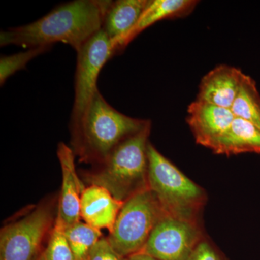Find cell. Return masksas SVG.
<instances>
[{"instance_id": "obj_18", "label": "cell", "mask_w": 260, "mask_h": 260, "mask_svg": "<svg viewBox=\"0 0 260 260\" xmlns=\"http://www.w3.org/2000/svg\"><path fill=\"white\" fill-rule=\"evenodd\" d=\"M64 228L60 217L56 215L49 243L45 250L41 254L44 260H76L65 237Z\"/></svg>"}, {"instance_id": "obj_2", "label": "cell", "mask_w": 260, "mask_h": 260, "mask_svg": "<svg viewBox=\"0 0 260 260\" xmlns=\"http://www.w3.org/2000/svg\"><path fill=\"white\" fill-rule=\"evenodd\" d=\"M148 121L118 112L98 90L79 129L71 135L73 151L81 161L99 165L121 142L143 129Z\"/></svg>"}, {"instance_id": "obj_6", "label": "cell", "mask_w": 260, "mask_h": 260, "mask_svg": "<svg viewBox=\"0 0 260 260\" xmlns=\"http://www.w3.org/2000/svg\"><path fill=\"white\" fill-rule=\"evenodd\" d=\"M75 97L70 119L71 135L79 129L95 93L103 67L114 56L112 46L104 30H99L77 52Z\"/></svg>"}, {"instance_id": "obj_5", "label": "cell", "mask_w": 260, "mask_h": 260, "mask_svg": "<svg viewBox=\"0 0 260 260\" xmlns=\"http://www.w3.org/2000/svg\"><path fill=\"white\" fill-rule=\"evenodd\" d=\"M165 213L149 188L140 191L124 203L108 241L121 257L138 254Z\"/></svg>"}, {"instance_id": "obj_4", "label": "cell", "mask_w": 260, "mask_h": 260, "mask_svg": "<svg viewBox=\"0 0 260 260\" xmlns=\"http://www.w3.org/2000/svg\"><path fill=\"white\" fill-rule=\"evenodd\" d=\"M148 159V187L164 211L177 218L198 222V214L206 202L205 191L150 143Z\"/></svg>"}, {"instance_id": "obj_12", "label": "cell", "mask_w": 260, "mask_h": 260, "mask_svg": "<svg viewBox=\"0 0 260 260\" xmlns=\"http://www.w3.org/2000/svg\"><path fill=\"white\" fill-rule=\"evenodd\" d=\"M124 203L115 199L104 187L90 185L80 198V216L92 227L107 229L110 233Z\"/></svg>"}, {"instance_id": "obj_20", "label": "cell", "mask_w": 260, "mask_h": 260, "mask_svg": "<svg viewBox=\"0 0 260 260\" xmlns=\"http://www.w3.org/2000/svg\"><path fill=\"white\" fill-rule=\"evenodd\" d=\"M86 260H126L114 251L107 238H102L93 246Z\"/></svg>"}, {"instance_id": "obj_1", "label": "cell", "mask_w": 260, "mask_h": 260, "mask_svg": "<svg viewBox=\"0 0 260 260\" xmlns=\"http://www.w3.org/2000/svg\"><path fill=\"white\" fill-rule=\"evenodd\" d=\"M112 3L109 0H75L59 5L31 23L2 31L0 45L30 49L61 42L78 52L102 30Z\"/></svg>"}, {"instance_id": "obj_11", "label": "cell", "mask_w": 260, "mask_h": 260, "mask_svg": "<svg viewBox=\"0 0 260 260\" xmlns=\"http://www.w3.org/2000/svg\"><path fill=\"white\" fill-rule=\"evenodd\" d=\"M244 75L242 70L234 67L224 64L216 67L202 79L197 99L231 109Z\"/></svg>"}, {"instance_id": "obj_14", "label": "cell", "mask_w": 260, "mask_h": 260, "mask_svg": "<svg viewBox=\"0 0 260 260\" xmlns=\"http://www.w3.org/2000/svg\"><path fill=\"white\" fill-rule=\"evenodd\" d=\"M213 151L227 155L260 154V129L249 121L235 117Z\"/></svg>"}, {"instance_id": "obj_22", "label": "cell", "mask_w": 260, "mask_h": 260, "mask_svg": "<svg viewBox=\"0 0 260 260\" xmlns=\"http://www.w3.org/2000/svg\"><path fill=\"white\" fill-rule=\"evenodd\" d=\"M126 260H158L154 259L151 256L146 255V254H142V253H138L134 255L129 256L126 258Z\"/></svg>"}, {"instance_id": "obj_21", "label": "cell", "mask_w": 260, "mask_h": 260, "mask_svg": "<svg viewBox=\"0 0 260 260\" xmlns=\"http://www.w3.org/2000/svg\"><path fill=\"white\" fill-rule=\"evenodd\" d=\"M186 260H225L218 250L203 238Z\"/></svg>"}, {"instance_id": "obj_7", "label": "cell", "mask_w": 260, "mask_h": 260, "mask_svg": "<svg viewBox=\"0 0 260 260\" xmlns=\"http://www.w3.org/2000/svg\"><path fill=\"white\" fill-rule=\"evenodd\" d=\"M55 222L51 202H42L0 232V260H32Z\"/></svg>"}, {"instance_id": "obj_19", "label": "cell", "mask_w": 260, "mask_h": 260, "mask_svg": "<svg viewBox=\"0 0 260 260\" xmlns=\"http://www.w3.org/2000/svg\"><path fill=\"white\" fill-rule=\"evenodd\" d=\"M52 46L30 48L23 52L13 55H3L0 58V84L4 85L6 80L19 70L25 69L27 64L34 58L50 50Z\"/></svg>"}, {"instance_id": "obj_15", "label": "cell", "mask_w": 260, "mask_h": 260, "mask_svg": "<svg viewBox=\"0 0 260 260\" xmlns=\"http://www.w3.org/2000/svg\"><path fill=\"white\" fill-rule=\"evenodd\" d=\"M197 2L191 0H150L136 25L121 42L119 52L125 49L137 36L152 25L164 20L187 13Z\"/></svg>"}, {"instance_id": "obj_17", "label": "cell", "mask_w": 260, "mask_h": 260, "mask_svg": "<svg viewBox=\"0 0 260 260\" xmlns=\"http://www.w3.org/2000/svg\"><path fill=\"white\" fill-rule=\"evenodd\" d=\"M64 234L76 260H86L93 246L102 237L101 230L80 221L65 226Z\"/></svg>"}, {"instance_id": "obj_3", "label": "cell", "mask_w": 260, "mask_h": 260, "mask_svg": "<svg viewBox=\"0 0 260 260\" xmlns=\"http://www.w3.org/2000/svg\"><path fill=\"white\" fill-rule=\"evenodd\" d=\"M150 129L149 120L143 129L121 142L95 171L85 174L87 182L104 187L115 199L124 203L148 189Z\"/></svg>"}, {"instance_id": "obj_8", "label": "cell", "mask_w": 260, "mask_h": 260, "mask_svg": "<svg viewBox=\"0 0 260 260\" xmlns=\"http://www.w3.org/2000/svg\"><path fill=\"white\" fill-rule=\"evenodd\" d=\"M203 239L198 222L166 213L139 253L158 260H186Z\"/></svg>"}, {"instance_id": "obj_10", "label": "cell", "mask_w": 260, "mask_h": 260, "mask_svg": "<svg viewBox=\"0 0 260 260\" xmlns=\"http://www.w3.org/2000/svg\"><path fill=\"white\" fill-rule=\"evenodd\" d=\"M75 152L61 142L57 147V157L61 169V188L57 215L65 226L80 221V198L85 189L83 181L77 174Z\"/></svg>"}, {"instance_id": "obj_13", "label": "cell", "mask_w": 260, "mask_h": 260, "mask_svg": "<svg viewBox=\"0 0 260 260\" xmlns=\"http://www.w3.org/2000/svg\"><path fill=\"white\" fill-rule=\"evenodd\" d=\"M150 0H117L109 7L102 29L110 39L114 55L128 32L136 25Z\"/></svg>"}, {"instance_id": "obj_16", "label": "cell", "mask_w": 260, "mask_h": 260, "mask_svg": "<svg viewBox=\"0 0 260 260\" xmlns=\"http://www.w3.org/2000/svg\"><path fill=\"white\" fill-rule=\"evenodd\" d=\"M231 111L235 117L249 121L260 129V95L255 81L244 74Z\"/></svg>"}, {"instance_id": "obj_23", "label": "cell", "mask_w": 260, "mask_h": 260, "mask_svg": "<svg viewBox=\"0 0 260 260\" xmlns=\"http://www.w3.org/2000/svg\"><path fill=\"white\" fill-rule=\"evenodd\" d=\"M38 260H44V258L42 257V256L41 255L40 256H39V259H38Z\"/></svg>"}, {"instance_id": "obj_9", "label": "cell", "mask_w": 260, "mask_h": 260, "mask_svg": "<svg viewBox=\"0 0 260 260\" xmlns=\"http://www.w3.org/2000/svg\"><path fill=\"white\" fill-rule=\"evenodd\" d=\"M231 109L198 100L188 107L187 122L198 144L214 150L234 121Z\"/></svg>"}]
</instances>
